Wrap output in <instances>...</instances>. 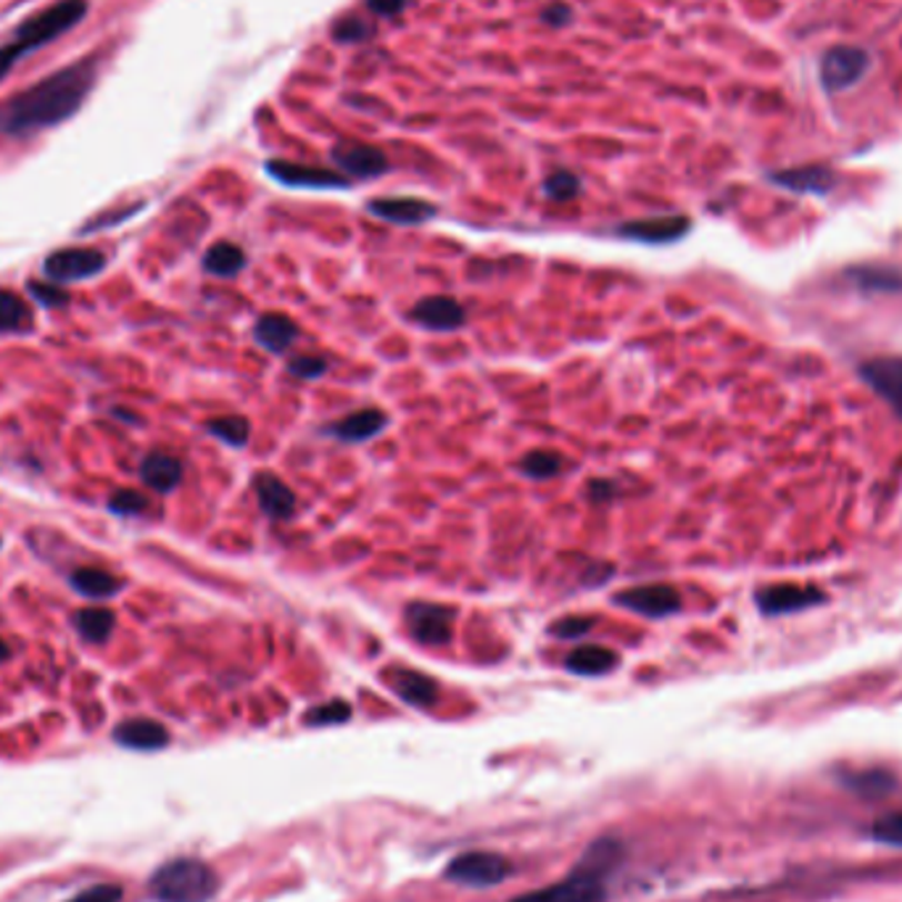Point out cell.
Instances as JSON below:
<instances>
[{"label": "cell", "mask_w": 902, "mask_h": 902, "mask_svg": "<svg viewBox=\"0 0 902 902\" xmlns=\"http://www.w3.org/2000/svg\"><path fill=\"white\" fill-rule=\"evenodd\" d=\"M98 80V61L80 59L0 103V136L27 138L72 119Z\"/></svg>", "instance_id": "cell-1"}, {"label": "cell", "mask_w": 902, "mask_h": 902, "mask_svg": "<svg viewBox=\"0 0 902 902\" xmlns=\"http://www.w3.org/2000/svg\"><path fill=\"white\" fill-rule=\"evenodd\" d=\"M88 13V0H56L30 19L21 21L13 30L6 46H0V80L11 72L17 63L40 48L51 46L56 38L67 34L72 27L80 24Z\"/></svg>", "instance_id": "cell-2"}, {"label": "cell", "mask_w": 902, "mask_h": 902, "mask_svg": "<svg viewBox=\"0 0 902 902\" xmlns=\"http://www.w3.org/2000/svg\"><path fill=\"white\" fill-rule=\"evenodd\" d=\"M620 850L615 842L602 840L583 855L581 865L560 884L547 886V890L528 892L523 898L512 902H604L608 900V886L604 879L618 865Z\"/></svg>", "instance_id": "cell-3"}, {"label": "cell", "mask_w": 902, "mask_h": 902, "mask_svg": "<svg viewBox=\"0 0 902 902\" xmlns=\"http://www.w3.org/2000/svg\"><path fill=\"white\" fill-rule=\"evenodd\" d=\"M220 892V876L196 858L169 861L151 876V894L159 902H209Z\"/></svg>", "instance_id": "cell-4"}, {"label": "cell", "mask_w": 902, "mask_h": 902, "mask_svg": "<svg viewBox=\"0 0 902 902\" xmlns=\"http://www.w3.org/2000/svg\"><path fill=\"white\" fill-rule=\"evenodd\" d=\"M454 615L449 604L414 599L404 608V629L422 647H447L454 637Z\"/></svg>", "instance_id": "cell-5"}, {"label": "cell", "mask_w": 902, "mask_h": 902, "mask_svg": "<svg viewBox=\"0 0 902 902\" xmlns=\"http://www.w3.org/2000/svg\"><path fill=\"white\" fill-rule=\"evenodd\" d=\"M871 56L858 46H834L821 59V84L826 93L855 88L869 74Z\"/></svg>", "instance_id": "cell-6"}, {"label": "cell", "mask_w": 902, "mask_h": 902, "mask_svg": "<svg viewBox=\"0 0 902 902\" xmlns=\"http://www.w3.org/2000/svg\"><path fill=\"white\" fill-rule=\"evenodd\" d=\"M612 602L633 615L650 620H665L683 608V599L671 583H644V587L623 589L612 597Z\"/></svg>", "instance_id": "cell-7"}, {"label": "cell", "mask_w": 902, "mask_h": 902, "mask_svg": "<svg viewBox=\"0 0 902 902\" xmlns=\"http://www.w3.org/2000/svg\"><path fill=\"white\" fill-rule=\"evenodd\" d=\"M510 873L512 865L507 858L485 850L462 852V855H457L447 869V876L451 882L468 886H497L502 884Z\"/></svg>", "instance_id": "cell-8"}, {"label": "cell", "mask_w": 902, "mask_h": 902, "mask_svg": "<svg viewBox=\"0 0 902 902\" xmlns=\"http://www.w3.org/2000/svg\"><path fill=\"white\" fill-rule=\"evenodd\" d=\"M264 172L270 174L274 182L285 188H307V190H343L349 188L347 174L335 172V169L312 167V164H293V161L272 159L264 164Z\"/></svg>", "instance_id": "cell-9"}, {"label": "cell", "mask_w": 902, "mask_h": 902, "mask_svg": "<svg viewBox=\"0 0 902 902\" xmlns=\"http://www.w3.org/2000/svg\"><path fill=\"white\" fill-rule=\"evenodd\" d=\"M823 602H826V594L821 589L800 587V583H773L755 594V604L768 618L792 615V612L819 608Z\"/></svg>", "instance_id": "cell-10"}, {"label": "cell", "mask_w": 902, "mask_h": 902, "mask_svg": "<svg viewBox=\"0 0 902 902\" xmlns=\"http://www.w3.org/2000/svg\"><path fill=\"white\" fill-rule=\"evenodd\" d=\"M410 320L414 325H420L422 330H431V333H454V330H462L468 325V312L454 295H422L410 309Z\"/></svg>", "instance_id": "cell-11"}, {"label": "cell", "mask_w": 902, "mask_h": 902, "mask_svg": "<svg viewBox=\"0 0 902 902\" xmlns=\"http://www.w3.org/2000/svg\"><path fill=\"white\" fill-rule=\"evenodd\" d=\"M253 497H257L259 510H262L264 518L274 520V523H285V520H293L295 510H299V499L291 485H288L283 478H278L270 470H259L253 472Z\"/></svg>", "instance_id": "cell-12"}, {"label": "cell", "mask_w": 902, "mask_h": 902, "mask_svg": "<svg viewBox=\"0 0 902 902\" xmlns=\"http://www.w3.org/2000/svg\"><path fill=\"white\" fill-rule=\"evenodd\" d=\"M383 681L401 702L412 704V708L418 710L435 708V702H439L441 696L439 681L420 671H412V668L393 665L389 671H383Z\"/></svg>", "instance_id": "cell-13"}, {"label": "cell", "mask_w": 902, "mask_h": 902, "mask_svg": "<svg viewBox=\"0 0 902 902\" xmlns=\"http://www.w3.org/2000/svg\"><path fill=\"white\" fill-rule=\"evenodd\" d=\"M692 230V220L683 214H662V217H644V220H631L620 224L618 235L625 241L650 243V245H665L681 241L686 232Z\"/></svg>", "instance_id": "cell-14"}, {"label": "cell", "mask_w": 902, "mask_h": 902, "mask_svg": "<svg viewBox=\"0 0 902 902\" xmlns=\"http://www.w3.org/2000/svg\"><path fill=\"white\" fill-rule=\"evenodd\" d=\"M389 428V414L378 407H359L322 428V433L341 443H368Z\"/></svg>", "instance_id": "cell-15"}, {"label": "cell", "mask_w": 902, "mask_h": 902, "mask_svg": "<svg viewBox=\"0 0 902 902\" xmlns=\"http://www.w3.org/2000/svg\"><path fill=\"white\" fill-rule=\"evenodd\" d=\"M330 159H333V164L341 169V174L354 180H375L380 174L389 172V159H385V153L380 151V148L368 143H354V140L338 143L333 148V153H330Z\"/></svg>", "instance_id": "cell-16"}, {"label": "cell", "mask_w": 902, "mask_h": 902, "mask_svg": "<svg viewBox=\"0 0 902 902\" xmlns=\"http://www.w3.org/2000/svg\"><path fill=\"white\" fill-rule=\"evenodd\" d=\"M106 259L96 249H61L46 259V274L53 283H74L88 280L103 270Z\"/></svg>", "instance_id": "cell-17"}, {"label": "cell", "mask_w": 902, "mask_h": 902, "mask_svg": "<svg viewBox=\"0 0 902 902\" xmlns=\"http://www.w3.org/2000/svg\"><path fill=\"white\" fill-rule=\"evenodd\" d=\"M861 375L902 420V357L869 359L861 368Z\"/></svg>", "instance_id": "cell-18"}, {"label": "cell", "mask_w": 902, "mask_h": 902, "mask_svg": "<svg viewBox=\"0 0 902 902\" xmlns=\"http://www.w3.org/2000/svg\"><path fill=\"white\" fill-rule=\"evenodd\" d=\"M368 211L378 220L391 224H404V228H414V224L431 222L439 209L431 201L414 199V196H391V199H375L368 203Z\"/></svg>", "instance_id": "cell-19"}, {"label": "cell", "mask_w": 902, "mask_h": 902, "mask_svg": "<svg viewBox=\"0 0 902 902\" xmlns=\"http://www.w3.org/2000/svg\"><path fill=\"white\" fill-rule=\"evenodd\" d=\"M299 338H301L299 322L283 312H267L259 317L257 325H253V341L274 357H283Z\"/></svg>", "instance_id": "cell-20"}, {"label": "cell", "mask_w": 902, "mask_h": 902, "mask_svg": "<svg viewBox=\"0 0 902 902\" xmlns=\"http://www.w3.org/2000/svg\"><path fill=\"white\" fill-rule=\"evenodd\" d=\"M114 742L127 746V750L153 752L169 744V731L159 721L151 718H130L114 729Z\"/></svg>", "instance_id": "cell-21"}, {"label": "cell", "mask_w": 902, "mask_h": 902, "mask_svg": "<svg viewBox=\"0 0 902 902\" xmlns=\"http://www.w3.org/2000/svg\"><path fill=\"white\" fill-rule=\"evenodd\" d=\"M771 180L776 186L792 190V193H813V196H826L831 188L836 186V174L831 172L829 167H794L784 169V172L771 174Z\"/></svg>", "instance_id": "cell-22"}, {"label": "cell", "mask_w": 902, "mask_h": 902, "mask_svg": "<svg viewBox=\"0 0 902 902\" xmlns=\"http://www.w3.org/2000/svg\"><path fill=\"white\" fill-rule=\"evenodd\" d=\"M140 478H143V483L151 491L172 493L182 483L180 457L169 454V451H151V454L140 462Z\"/></svg>", "instance_id": "cell-23"}, {"label": "cell", "mask_w": 902, "mask_h": 902, "mask_svg": "<svg viewBox=\"0 0 902 902\" xmlns=\"http://www.w3.org/2000/svg\"><path fill=\"white\" fill-rule=\"evenodd\" d=\"M620 665L618 652H612L610 647L602 644H578L573 652L565 658V668L575 675H587V679H594V675H608Z\"/></svg>", "instance_id": "cell-24"}, {"label": "cell", "mask_w": 902, "mask_h": 902, "mask_svg": "<svg viewBox=\"0 0 902 902\" xmlns=\"http://www.w3.org/2000/svg\"><path fill=\"white\" fill-rule=\"evenodd\" d=\"M245 264H249V257H245V251L241 245L230 243V241H220L214 243L211 249L203 253V270L209 274H214V278H238L245 270Z\"/></svg>", "instance_id": "cell-25"}, {"label": "cell", "mask_w": 902, "mask_h": 902, "mask_svg": "<svg viewBox=\"0 0 902 902\" xmlns=\"http://www.w3.org/2000/svg\"><path fill=\"white\" fill-rule=\"evenodd\" d=\"M562 470H565V460L552 449H533L518 460L520 475L535 483L554 481L557 475H562Z\"/></svg>", "instance_id": "cell-26"}, {"label": "cell", "mask_w": 902, "mask_h": 902, "mask_svg": "<svg viewBox=\"0 0 902 902\" xmlns=\"http://www.w3.org/2000/svg\"><path fill=\"white\" fill-rule=\"evenodd\" d=\"M72 587L88 599H109L122 591L124 583L109 570L101 568H80L72 573Z\"/></svg>", "instance_id": "cell-27"}, {"label": "cell", "mask_w": 902, "mask_h": 902, "mask_svg": "<svg viewBox=\"0 0 902 902\" xmlns=\"http://www.w3.org/2000/svg\"><path fill=\"white\" fill-rule=\"evenodd\" d=\"M77 633L84 641H90V644H101L111 637V631H114L117 625V618L114 612L106 610V608H84V610H77L74 618H72Z\"/></svg>", "instance_id": "cell-28"}, {"label": "cell", "mask_w": 902, "mask_h": 902, "mask_svg": "<svg viewBox=\"0 0 902 902\" xmlns=\"http://www.w3.org/2000/svg\"><path fill=\"white\" fill-rule=\"evenodd\" d=\"M207 433L220 439L224 447L243 449L251 441V422L243 414H222V418H211L207 422Z\"/></svg>", "instance_id": "cell-29"}, {"label": "cell", "mask_w": 902, "mask_h": 902, "mask_svg": "<svg viewBox=\"0 0 902 902\" xmlns=\"http://www.w3.org/2000/svg\"><path fill=\"white\" fill-rule=\"evenodd\" d=\"M30 325L32 309L17 293L0 291V330L3 333H19V330H30Z\"/></svg>", "instance_id": "cell-30"}, {"label": "cell", "mask_w": 902, "mask_h": 902, "mask_svg": "<svg viewBox=\"0 0 902 902\" xmlns=\"http://www.w3.org/2000/svg\"><path fill=\"white\" fill-rule=\"evenodd\" d=\"M541 188H544V196L549 201L565 203V201H573L581 196V178L573 172H568V169H557V172L549 174Z\"/></svg>", "instance_id": "cell-31"}, {"label": "cell", "mask_w": 902, "mask_h": 902, "mask_svg": "<svg viewBox=\"0 0 902 902\" xmlns=\"http://www.w3.org/2000/svg\"><path fill=\"white\" fill-rule=\"evenodd\" d=\"M599 620L594 615H562L549 625V633L560 641H581L597 629Z\"/></svg>", "instance_id": "cell-32"}, {"label": "cell", "mask_w": 902, "mask_h": 902, "mask_svg": "<svg viewBox=\"0 0 902 902\" xmlns=\"http://www.w3.org/2000/svg\"><path fill=\"white\" fill-rule=\"evenodd\" d=\"M351 713H354V710H351V704L347 700H330V702L309 708L304 713V723L307 725H338V723L351 721Z\"/></svg>", "instance_id": "cell-33"}, {"label": "cell", "mask_w": 902, "mask_h": 902, "mask_svg": "<svg viewBox=\"0 0 902 902\" xmlns=\"http://www.w3.org/2000/svg\"><path fill=\"white\" fill-rule=\"evenodd\" d=\"M372 34H375V24L368 19H359V17H343L338 19L333 24V40L335 42H364L370 40Z\"/></svg>", "instance_id": "cell-34"}, {"label": "cell", "mask_w": 902, "mask_h": 902, "mask_svg": "<svg viewBox=\"0 0 902 902\" xmlns=\"http://www.w3.org/2000/svg\"><path fill=\"white\" fill-rule=\"evenodd\" d=\"M288 372H291L293 378L299 380H320L322 375H328L330 364L325 357H317V354H295L288 359Z\"/></svg>", "instance_id": "cell-35"}, {"label": "cell", "mask_w": 902, "mask_h": 902, "mask_svg": "<svg viewBox=\"0 0 902 902\" xmlns=\"http://www.w3.org/2000/svg\"><path fill=\"white\" fill-rule=\"evenodd\" d=\"M871 834L876 842L890 844V848H902V810L882 815V819L873 823Z\"/></svg>", "instance_id": "cell-36"}, {"label": "cell", "mask_w": 902, "mask_h": 902, "mask_svg": "<svg viewBox=\"0 0 902 902\" xmlns=\"http://www.w3.org/2000/svg\"><path fill=\"white\" fill-rule=\"evenodd\" d=\"M109 507L114 514L136 518V514H143L148 510V499L140 491H117L114 499L109 502Z\"/></svg>", "instance_id": "cell-37"}, {"label": "cell", "mask_w": 902, "mask_h": 902, "mask_svg": "<svg viewBox=\"0 0 902 902\" xmlns=\"http://www.w3.org/2000/svg\"><path fill=\"white\" fill-rule=\"evenodd\" d=\"M119 900H122V886L96 884V886H90V890L74 894V898L67 902H119Z\"/></svg>", "instance_id": "cell-38"}, {"label": "cell", "mask_w": 902, "mask_h": 902, "mask_svg": "<svg viewBox=\"0 0 902 902\" xmlns=\"http://www.w3.org/2000/svg\"><path fill=\"white\" fill-rule=\"evenodd\" d=\"M30 291L40 304L46 307H63L69 304V293L61 291L59 283H30Z\"/></svg>", "instance_id": "cell-39"}, {"label": "cell", "mask_w": 902, "mask_h": 902, "mask_svg": "<svg viewBox=\"0 0 902 902\" xmlns=\"http://www.w3.org/2000/svg\"><path fill=\"white\" fill-rule=\"evenodd\" d=\"M587 493L594 504H610V502H615L620 491L615 483L608 481V478H594V481H589Z\"/></svg>", "instance_id": "cell-40"}, {"label": "cell", "mask_w": 902, "mask_h": 902, "mask_svg": "<svg viewBox=\"0 0 902 902\" xmlns=\"http://www.w3.org/2000/svg\"><path fill=\"white\" fill-rule=\"evenodd\" d=\"M541 21L549 27H568L573 21V9L568 3H562V0H554V3L541 9Z\"/></svg>", "instance_id": "cell-41"}, {"label": "cell", "mask_w": 902, "mask_h": 902, "mask_svg": "<svg viewBox=\"0 0 902 902\" xmlns=\"http://www.w3.org/2000/svg\"><path fill=\"white\" fill-rule=\"evenodd\" d=\"M612 575H615V565H610V562H591V568L581 578L583 587H602Z\"/></svg>", "instance_id": "cell-42"}, {"label": "cell", "mask_w": 902, "mask_h": 902, "mask_svg": "<svg viewBox=\"0 0 902 902\" xmlns=\"http://www.w3.org/2000/svg\"><path fill=\"white\" fill-rule=\"evenodd\" d=\"M375 17H397L407 9V0H364Z\"/></svg>", "instance_id": "cell-43"}, {"label": "cell", "mask_w": 902, "mask_h": 902, "mask_svg": "<svg viewBox=\"0 0 902 902\" xmlns=\"http://www.w3.org/2000/svg\"><path fill=\"white\" fill-rule=\"evenodd\" d=\"M11 658V650H9V644H6L3 639H0V662H6Z\"/></svg>", "instance_id": "cell-44"}]
</instances>
